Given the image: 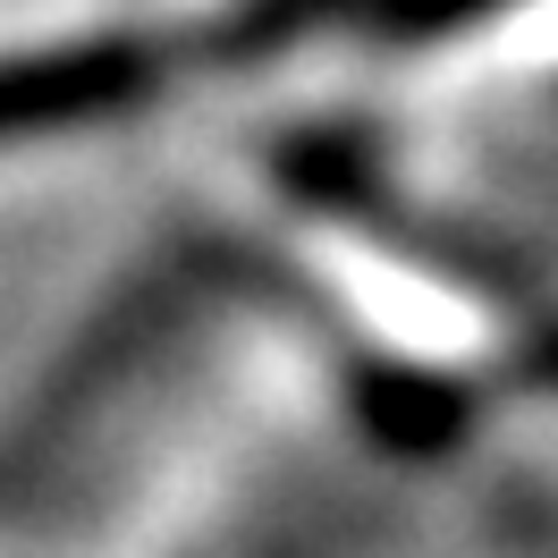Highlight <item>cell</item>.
I'll list each match as a JSON object with an SVG mask.
<instances>
[{"instance_id": "cell-1", "label": "cell", "mask_w": 558, "mask_h": 558, "mask_svg": "<svg viewBox=\"0 0 558 558\" xmlns=\"http://www.w3.org/2000/svg\"><path fill=\"white\" fill-rule=\"evenodd\" d=\"M153 76L161 69L136 43L60 51V60H9L0 69V136H43V128H69V119H102V110L136 102Z\"/></svg>"}]
</instances>
